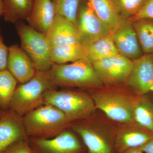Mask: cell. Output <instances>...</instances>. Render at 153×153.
I'll return each instance as SVG.
<instances>
[{"instance_id": "cell-1", "label": "cell", "mask_w": 153, "mask_h": 153, "mask_svg": "<svg viewBox=\"0 0 153 153\" xmlns=\"http://www.w3.org/2000/svg\"><path fill=\"white\" fill-rule=\"evenodd\" d=\"M47 72L54 86L91 88L103 84L92 63L85 58L70 64L54 63Z\"/></svg>"}, {"instance_id": "cell-2", "label": "cell", "mask_w": 153, "mask_h": 153, "mask_svg": "<svg viewBox=\"0 0 153 153\" xmlns=\"http://www.w3.org/2000/svg\"><path fill=\"white\" fill-rule=\"evenodd\" d=\"M44 104L24 116L25 133L30 138H52L63 131L68 123L61 111L50 105Z\"/></svg>"}, {"instance_id": "cell-3", "label": "cell", "mask_w": 153, "mask_h": 153, "mask_svg": "<svg viewBox=\"0 0 153 153\" xmlns=\"http://www.w3.org/2000/svg\"><path fill=\"white\" fill-rule=\"evenodd\" d=\"M54 86L47 71H37L28 82L17 87L9 107L18 115L24 116L44 104L45 92Z\"/></svg>"}, {"instance_id": "cell-4", "label": "cell", "mask_w": 153, "mask_h": 153, "mask_svg": "<svg viewBox=\"0 0 153 153\" xmlns=\"http://www.w3.org/2000/svg\"><path fill=\"white\" fill-rule=\"evenodd\" d=\"M44 104L57 108L65 115L68 123L87 118L95 109L92 98L85 93L69 90L47 91Z\"/></svg>"}, {"instance_id": "cell-5", "label": "cell", "mask_w": 153, "mask_h": 153, "mask_svg": "<svg viewBox=\"0 0 153 153\" xmlns=\"http://www.w3.org/2000/svg\"><path fill=\"white\" fill-rule=\"evenodd\" d=\"M16 30L21 40V48L30 57L37 71H49L54 63L51 58V47L45 34L21 22L17 24Z\"/></svg>"}, {"instance_id": "cell-6", "label": "cell", "mask_w": 153, "mask_h": 153, "mask_svg": "<svg viewBox=\"0 0 153 153\" xmlns=\"http://www.w3.org/2000/svg\"><path fill=\"white\" fill-rule=\"evenodd\" d=\"M91 98L95 106L113 120L121 123L134 120V100L120 94L111 92H96Z\"/></svg>"}, {"instance_id": "cell-7", "label": "cell", "mask_w": 153, "mask_h": 153, "mask_svg": "<svg viewBox=\"0 0 153 153\" xmlns=\"http://www.w3.org/2000/svg\"><path fill=\"white\" fill-rule=\"evenodd\" d=\"M76 26L81 43L85 46L111 34V29L99 18L87 1L79 6Z\"/></svg>"}, {"instance_id": "cell-8", "label": "cell", "mask_w": 153, "mask_h": 153, "mask_svg": "<svg viewBox=\"0 0 153 153\" xmlns=\"http://www.w3.org/2000/svg\"><path fill=\"white\" fill-rule=\"evenodd\" d=\"M105 85L114 86L125 83L133 66V60L119 54L92 63Z\"/></svg>"}, {"instance_id": "cell-9", "label": "cell", "mask_w": 153, "mask_h": 153, "mask_svg": "<svg viewBox=\"0 0 153 153\" xmlns=\"http://www.w3.org/2000/svg\"><path fill=\"white\" fill-rule=\"evenodd\" d=\"M33 153H82L83 148L74 134L63 131L52 138H30L28 140Z\"/></svg>"}, {"instance_id": "cell-10", "label": "cell", "mask_w": 153, "mask_h": 153, "mask_svg": "<svg viewBox=\"0 0 153 153\" xmlns=\"http://www.w3.org/2000/svg\"><path fill=\"white\" fill-rule=\"evenodd\" d=\"M111 35L121 55L134 60L144 55L132 23L127 18L122 17Z\"/></svg>"}, {"instance_id": "cell-11", "label": "cell", "mask_w": 153, "mask_h": 153, "mask_svg": "<svg viewBox=\"0 0 153 153\" xmlns=\"http://www.w3.org/2000/svg\"><path fill=\"white\" fill-rule=\"evenodd\" d=\"M127 85L140 94L147 93L153 86V53L144 54L133 60Z\"/></svg>"}, {"instance_id": "cell-12", "label": "cell", "mask_w": 153, "mask_h": 153, "mask_svg": "<svg viewBox=\"0 0 153 153\" xmlns=\"http://www.w3.org/2000/svg\"><path fill=\"white\" fill-rule=\"evenodd\" d=\"M45 35L51 47L81 43L76 25L57 14Z\"/></svg>"}, {"instance_id": "cell-13", "label": "cell", "mask_w": 153, "mask_h": 153, "mask_svg": "<svg viewBox=\"0 0 153 153\" xmlns=\"http://www.w3.org/2000/svg\"><path fill=\"white\" fill-rule=\"evenodd\" d=\"M9 51L7 69L21 84L28 82L38 71L33 62L18 45L10 46Z\"/></svg>"}, {"instance_id": "cell-14", "label": "cell", "mask_w": 153, "mask_h": 153, "mask_svg": "<svg viewBox=\"0 0 153 153\" xmlns=\"http://www.w3.org/2000/svg\"><path fill=\"white\" fill-rule=\"evenodd\" d=\"M56 15L52 0H34L32 10L27 21L30 27L45 34Z\"/></svg>"}, {"instance_id": "cell-15", "label": "cell", "mask_w": 153, "mask_h": 153, "mask_svg": "<svg viewBox=\"0 0 153 153\" xmlns=\"http://www.w3.org/2000/svg\"><path fill=\"white\" fill-rule=\"evenodd\" d=\"M26 136L23 122L12 114L0 119V153Z\"/></svg>"}, {"instance_id": "cell-16", "label": "cell", "mask_w": 153, "mask_h": 153, "mask_svg": "<svg viewBox=\"0 0 153 153\" xmlns=\"http://www.w3.org/2000/svg\"><path fill=\"white\" fill-rule=\"evenodd\" d=\"M153 137V133L128 128L118 133L114 140L116 149L123 153L132 148L140 147Z\"/></svg>"}, {"instance_id": "cell-17", "label": "cell", "mask_w": 153, "mask_h": 153, "mask_svg": "<svg viewBox=\"0 0 153 153\" xmlns=\"http://www.w3.org/2000/svg\"><path fill=\"white\" fill-rule=\"evenodd\" d=\"M85 47V58L91 63L119 54L111 34Z\"/></svg>"}, {"instance_id": "cell-18", "label": "cell", "mask_w": 153, "mask_h": 153, "mask_svg": "<svg viewBox=\"0 0 153 153\" xmlns=\"http://www.w3.org/2000/svg\"><path fill=\"white\" fill-rule=\"evenodd\" d=\"M73 129L82 138L88 153H112L109 142L97 132L82 126H74Z\"/></svg>"}, {"instance_id": "cell-19", "label": "cell", "mask_w": 153, "mask_h": 153, "mask_svg": "<svg viewBox=\"0 0 153 153\" xmlns=\"http://www.w3.org/2000/svg\"><path fill=\"white\" fill-rule=\"evenodd\" d=\"M85 45L82 43L51 47V60L56 64H65L85 58Z\"/></svg>"}, {"instance_id": "cell-20", "label": "cell", "mask_w": 153, "mask_h": 153, "mask_svg": "<svg viewBox=\"0 0 153 153\" xmlns=\"http://www.w3.org/2000/svg\"><path fill=\"white\" fill-rule=\"evenodd\" d=\"M87 1L90 4L99 18L112 31L122 18L114 0H87Z\"/></svg>"}, {"instance_id": "cell-21", "label": "cell", "mask_w": 153, "mask_h": 153, "mask_svg": "<svg viewBox=\"0 0 153 153\" xmlns=\"http://www.w3.org/2000/svg\"><path fill=\"white\" fill-rule=\"evenodd\" d=\"M4 16L6 22L15 23L19 20H27L34 0H3Z\"/></svg>"}, {"instance_id": "cell-22", "label": "cell", "mask_w": 153, "mask_h": 153, "mask_svg": "<svg viewBox=\"0 0 153 153\" xmlns=\"http://www.w3.org/2000/svg\"><path fill=\"white\" fill-rule=\"evenodd\" d=\"M132 23L144 54L153 53V19H139Z\"/></svg>"}, {"instance_id": "cell-23", "label": "cell", "mask_w": 153, "mask_h": 153, "mask_svg": "<svg viewBox=\"0 0 153 153\" xmlns=\"http://www.w3.org/2000/svg\"><path fill=\"white\" fill-rule=\"evenodd\" d=\"M133 120L139 125L153 133V103L143 98L134 101Z\"/></svg>"}, {"instance_id": "cell-24", "label": "cell", "mask_w": 153, "mask_h": 153, "mask_svg": "<svg viewBox=\"0 0 153 153\" xmlns=\"http://www.w3.org/2000/svg\"><path fill=\"white\" fill-rule=\"evenodd\" d=\"M17 82L7 69L0 71V107L6 109L10 106Z\"/></svg>"}, {"instance_id": "cell-25", "label": "cell", "mask_w": 153, "mask_h": 153, "mask_svg": "<svg viewBox=\"0 0 153 153\" xmlns=\"http://www.w3.org/2000/svg\"><path fill=\"white\" fill-rule=\"evenodd\" d=\"M56 14L76 25L80 0H52Z\"/></svg>"}, {"instance_id": "cell-26", "label": "cell", "mask_w": 153, "mask_h": 153, "mask_svg": "<svg viewBox=\"0 0 153 153\" xmlns=\"http://www.w3.org/2000/svg\"><path fill=\"white\" fill-rule=\"evenodd\" d=\"M147 0H114L115 5L123 18H131L141 9Z\"/></svg>"}, {"instance_id": "cell-27", "label": "cell", "mask_w": 153, "mask_h": 153, "mask_svg": "<svg viewBox=\"0 0 153 153\" xmlns=\"http://www.w3.org/2000/svg\"><path fill=\"white\" fill-rule=\"evenodd\" d=\"M2 153H33L26 138L19 140L9 147Z\"/></svg>"}, {"instance_id": "cell-28", "label": "cell", "mask_w": 153, "mask_h": 153, "mask_svg": "<svg viewBox=\"0 0 153 153\" xmlns=\"http://www.w3.org/2000/svg\"><path fill=\"white\" fill-rule=\"evenodd\" d=\"M143 19H153V0H147L138 13L128 19L132 22Z\"/></svg>"}, {"instance_id": "cell-29", "label": "cell", "mask_w": 153, "mask_h": 153, "mask_svg": "<svg viewBox=\"0 0 153 153\" xmlns=\"http://www.w3.org/2000/svg\"><path fill=\"white\" fill-rule=\"evenodd\" d=\"M9 52V48L5 45L0 37V71L7 69Z\"/></svg>"}, {"instance_id": "cell-30", "label": "cell", "mask_w": 153, "mask_h": 153, "mask_svg": "<svg viewBox=\"0 0 153 153\" xmlns=\"http://www.w3.org/2000/svg\"><path fill=\"white\" fill-rule=\"evenodd\" d=\"M140 148L144 153H153V137Z\"/></svg>"}, {"instance_id": "cell-31", "label": "cell", "mask_w": 153, "mask_h": 153, "mask_svg": "<svg viewBox=\"0 0 153 153\" xmlns=\"http://www.w3.org/2000/svg\"><path fill=\"white\" fill-rule=\"evenodd\" d=\"M123 153H144L140 147L132 148L127 150Z\"/></svg>"}, {"instance_id": "cell-32", "label": "cell", "mask_w": 153, "mask_h": 153, "mask_svg": "<svg viewBox=\"0 0 153 153\" xmlns=\"http://www.w3.org/2000/svg\"><path fill=\"white\" fill-rule=\"evenodd\" d=\"M4 6L3 0H0V16L4 15Z\"/></svg>"}, {"instance_id": "cell-33", "label": "cell", "mask_w": 153, "mask_h": 153, "mask_svg": "<svg viewBox=\"0 0 153 153\" xmlns=\"http://www.w3.org/2000/svg\"><path fill=\"white\" fill-rule=\"evenodd\" d=\"M150 91H152L153 92V86H152V87L151 88Z\"/></svg>"}]
</instances>
